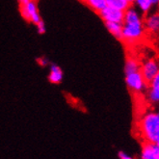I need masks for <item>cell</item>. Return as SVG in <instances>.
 I'll return each instance as SVG.
<instances>
[{
    "mask_svg": "<svg viewBox=\"0 0 159 159\" xmlns=\"http://www.w3.org/2000/svg\"><path fill=\"white\" fill-rule=\"evenodd\" d=\"M144 16L131 5L125 11L120 42L127 48L139 44L146 37Z\"/></svg>",
    "mask_w": 159,
    "mask_h": 159,
    "instance_id": "obj_1",
    "label": "cell"
},
{
    "mask_svg": "<svg viewBox=\"0 0 159 159\" xmlns=\"http://www.w3.org/2000/svg\"><path fill=\"white\" fill-rule=\"evenodd\" d=\"M141 129L148 142L159 144V114L156 112L146 113L141 120Z\"/></svg>",
    "mask_w": 159,
    "mask_h": 159,
    "instance_id": "obj_2",
    "label": "cell"
},
{
    "mask_svg": "<svg viewBox=\"0 0 159 159\" xmlns=\"http://www.w3.org/2000/svg\"><path fill=\"white\" fill-rule=\"evenodd\" d=\"M21 16L28 22L37 24L42 20L36 0H17Z\"/></svg>",
    "mask_w": 159,
    "mask_h": 159,
    "instance_id": "obj_3",
    "label": "cell"
},
{
    "mask_svg": "<svg viewBox=\"0 0 159 159\" xmlns=\"http://www.w3.org/2000/svg\"><path fill=\"white\" fill-rule=\"evenodd\" d=\"M125 83L127 88L135 93H141L148 88V83L142 76L140 70L125 74Z\"/></svg>",
    "mask_w": 159,
    "mask_h": 159,
    "instance_id": "obj_4",
    "label": "cell"
},
{
    "mask_svg": "<svg viewBox=\"0 0 159 159\" xmlns=\"http://www.w3.org/2000/svg\"><path fill=\"white\" fill-rule=\"evenodd\" d=\"M140 72L142 76L148 84L155 76L159 74V65L158 61L155 58H148L144 63H141Z\"/></svg>",
    "mask_w": 159,
    "mask_h": 159,
    "instance_id": "obj_5",
    "label": "cell"
},
{
    "mask_svg": "<svg viewBox=\"0 0 159 159\" xmlns=\"http://www.w3.org/2000/svg\"><path fill=\"white\" fill-rule=\"evenodd\" d=\"M98 15H99L101 20H103L104 22L123 23L125 12L106 6L104 9H102V10L98 13Z\"/></svg>",
    "mask_w": 159,
    "mask_h": 159,
    "instance_id": "obj_6",
    "label": "cell"
},
{
    "mask_svg": "<svg viewBox=\"0 0 159 159\" xmlns=\"http://www.w3.org/2000/svg\"><path fill=\"white\" fill-rule=\"evenodd\" d=\"M144 28L147 36L155 37L159 31V15L158 13L148 14L144 16Z\"/></svg>",
    "mask_w": 159,
    "mask_h": 159,
    "instance_id": "obj_7",
    "label": "cell"
},
{
    "mask_svg": "<svg viewBox=\"0 0 159 159\" xmlns=\"http://www.w3.org/2000/svg\"><path fill=\"white\" fill-rule=\"evenodd\" d=\"M146 91L148 102L156 104L159 101V74L148 84V88Z\"/></svg>",
    "mask_w": 159,
    "mask_h": 159,
    "instance_id": "obj_8",
    "label": "cell"
},
{
    "mask_svg": "<svg viewBox=\"0 0 159 159\" xmlns=\"http://www.w3.org/2000/svg\"><path fill=\"white\" fill-rule=\"evenodd\" d=\"M141 159H159V144L148 142L144 145Z\"/></svg>",
    "mask_w": 159,
    "mask_h": 159,
    "instance_id": "obj_9",
    "label": "cell"
},
{
    "mask_svg": "<svg viewBox=\"0 0 159 159\" xmlns=\"http://www.w3.org/2000/svg\"><path fill=\"white\" fill-rule=\"evenodd\" d=\"M50 70L48 74V81L52 84H60L63 81L64 72L62 69L55 64L50 65Z\"/></svg>",
    "mask_w": 159,
    "mask_h": 159,
    "instance_id": "obj_10",
    "label": "cell"
},
{
    "mask_svg": "<svg viewBox=\"0 0 159 159\" xmlns=\"http://www.w3.org/2000/svg\"><path fill=\"white\" fill-rule=\"evenodd\" d=\"M140 67H141V62L139 61L138 58L134 57V56H127L125 64V74L131 73L135 71L140 70Z\"/></svg>",
    "mask_w": 159,
    "mask_h": 159,
    "instance_id": "obj_11",
    "label": "cell"
},
{
    "mask_svg": "<svg viewBox=\"0 0 159 159\" xmlns=\"http://www.w3.org/2000/svg\"><path fill=\"white\" fill-rule=\"evenodd\" d=\"M132 5H135L136 6L135 9L143 16H146L151 13L152 8L154 7L152 0H135Z\"/></svg>",
    "mask_w": 159,
    "mask_h": 159,
    "instance_id": "obj_12",
    "label": "cell"
},
{
    "mask_svg": "<svg viewBox=\"0 0 159 159\" xmlns=\"http://www.w3.org/2000/svg\"><path fill=\"white\" fill-rule=\"evenodd\" d=\"M107 30L111 35H113L115 38L120 41L121 38V31H123V23L117 22H104Z\"/></svg>",
    "mask_w": 159,
    "mask_h": 159,
    "instance_id": "obj_13",
    "label": "cell"
},
{
    "mask_svg": "<svg viewBox=\"0 0 159 159\" xmlns=\"http://www.w3.org/2000/svg\"><path fill=\"white\" fill-rule=\"evenodd\" d=\"M106 5L108 7L117 9V10L125 12L126 9H128L131 4L127 0H106Z\"/></svg>",
    "mask_w": 159,
    "mask_h": 159,
    "instance_id": "obj_14",
    "label": "cell"
},
{
    "mask_svg": "<svg viewBox=\"0 0 159 159\" xmlns=\"http://www.w3.org/2000/svg\"><path fill=\"white\" fill-rule=\"evenodd\" d=\"M84 3L97 14H98L102 9H104L107 6L106 0H85Z\"/></svg>",
    "mask_w": 159,
    "mask_h": 159,
    "instance_id": "obj_15",
    "label": "cell"
},
{
    "mask_svg": "<svg viewBox=\"0 0 159 159\" xmlns=\"http://www.w3.org/2000/svg\"><path fill=\"white\" fill-rule=\"evenodd\" d=\"M36 26H37V30H38V33L39 34H44L45 33V31H46V26H45V23L43 22V20L40 22L37 23Z\"/></svg>",
    "mask_w": 159,
    "mask_h": 159,
    "instance_id": "obj_16",
    "label": "cell"
},
{
    "mask_svg": "<svg viewBox=\"0 0 159 159\" xmlns=\"http://www.w3.org/2000/svg\"><path fill=\"white\" fill-rule=\"evenodd\" d=\"M37 62H38V64L40 65L41 67H48V65H49V62L48 60L44 58V57H40L37 59Z\"/></svg>",
    "mask_w": 159,
    "mask_h": 159,
    "instance_id": "obj_17",
    "label": "cell"
},
{
    "mask_svg": "<svg viewBox=\"0 0 159 159\" xmlns=\"http://www.w3.org/2000/svg\"><path fill=\"white\" fill-rule=\"evenodd\" d=\"M118 156H119V159H133L131 156L127 155L126 153H125V152H119L118 153Z\"/></svg>",
    "mask_w": 159,
    "mask_h": 159,
    "instance_id": "obj_18",
    "label": "cell"
},
{
    "mask_svg": "<svg viewBox=\"0 0 159 159\" xmlns=\"http://www.w3.org/2000/svg\"><path fill=\"white\" fill-rule=\"evenodd\" d=\"M152 3H153L154 6H157L158 3H159V0H152Z\"/></svg>",
    "mask_w": 159,
    "mask_h": 159,
    "instance_id": "obj_19",
    "label": "cell"
},
{
    "mask_svg": "<svg viewBox=\"0 0 159 159\" xmlns=\"http://www.w3.org/2000/svg\"><path fill=\"white\" fill-rule=\"evenodd\" d=\"M127 1H128V2H129L130 4H131V5H132V4L134 3V1H135V0H127Z\"/></svg>",
    "mask_w": 159,
    "mask_h": 159,
    "instance_id": "obj_20",
    "label": "cell"
},
{
    "mask_svg": "<svg viewBox=\"0 0 159 159\" xmlns=\"http://www.w3.org/2000/svg\"><path fill=\"white\" fill-rule=\"evenodd\" d=\"M79 1H81V2H85V0H79Z\"/></svg>",
    "mask_w": 159,
    "mask_h": 159,
    "instance_id": "obj_21",
    "label": "cell"
}]
</instances>
